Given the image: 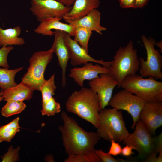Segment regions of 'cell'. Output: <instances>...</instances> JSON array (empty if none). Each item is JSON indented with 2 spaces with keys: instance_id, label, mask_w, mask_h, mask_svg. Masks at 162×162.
<instances>
[{
  "instance_id": "8fae6325",
  "label": "cell",
  "mask_w": 162,
  "mask_h": 162,
  "mask_svg": "<svg viewBox=\"0 0 162 162\" xmlns=\"http://www.w3.org/2000/svg\"><path fill=\"white\" fill-rule=\"evenodd\" d=\"M89 85L97 94L102 110L109 105L113 90L117 86V82L109 74H102L98 78L90 80Z\"/></svg>"
},
{
  "instance_id": "4316f807",
  "label": "cell",
  "mask_w": 162,
  "mask_h": 162,
  "mask_svg": "<svg viewBox=\"0 0 162 162\" xmlns=\"http://www.w3.org/2000/svg\"><path fill=\"white\" fill-rule=\"evenodd\" d=\"M61 111L60 104L56 101L53 97L47 101L42 103L41 112L43 116L46 115L49 116H54L60 112Z\"/></svg>"
},
{
  "instance_id": "3957f363",
  "label": "cell",
  "mask_w": 162,
  "mask_h": 162,
  "mask_svg": "<svg viewBox=\"0 0 162 162\" xmlns=\"http://www.w3.org/2000/svg\"><path fill=\"white\" fill-rule=\"evenodd\" d=\"M140 64L137 50L134 48L133 42L130 40L125 46L120 47L116 51L108 67V74L116 80L118 88L126 76L136 74Z\"/></svg>"
},
{
  "instance_id": "6da1fadb",
  "label": "cell",
  "mask_w": 162,
  "mask_h": 162,
  "mask_svg": "<svg viewBox=\"0 0 162 162\" xmlns=\"http://www.w3.org/2000/svg\"><path fill=\"white\" fill-rule=\"evenodd\" d=\"M61 117L63 124L59 126L58 129L68 155L95 150V146L101 139L97 132L86 131L65 111L61 113Z\"/></svg>"
},
{
  "instance_id": "d6a6232c",
  "label": "cell",
  "mask_w": 162,
  "mask_h": 162,
  "mask_svg": "<svg viewBox=\"0 0 162 162\" xmlns=\"http://www.w3.org/2000/svg\"><path fill=\"white\" fill-rule=\"evenodd\" d=\"M157 154L156 151H154L148 158L144 160L143 162H162V154H159L158 156L157 157Z\"/></svg>"
},
{
  "instance_id": "e575fe53",
  "label": "cell",
  "mask_w": 162,
  "mask_h": 162,
  "mask_svg": "<svg viewBox=\"0 0 162 162\" xmlns=\"http://www.w3.org/2000/svg\"><path fill=\"white\" fill-rule=\"evenodd\" d=\"M133 149H134V148L132 146L126 145V146L122 149L121 154L124 157H130L132 154H134V152L133 151Z\"/></svg>"
},
{
  "instance_id": "836d02e7",
  "label": "cell",
  "mask_w": 162,
  "mask_h": 162,
  "mask_svg": "<svg viewBox=\"0 0 162 162\" xmlns=\"http://www.w3.org/2000/svg\"><path fill=\"white\" fill-rule=\"evenodd\" d=\"M120 6L123 8H133L135 0H118Z\"/></svg>"
},
{
  "instance_id": "ffe728a7",
  "label": "cell",
  "mask_w": 162,
  "mask_h": 162,
  "mask_svg": "<svg viewBox=\"0 0 162 162\" xmlns=\"http://www.w3.org/2000/svg\"><path fill=\"white\" fill-rule=\"evenodd\" d=\"M21 33V28L19 26L6 29L0 26V47L24 45L25 43L24 39L19 37Z\"/></svg>"
},
{
  "instance_id": "30bf717a",
  "label": "cell",
  "mask_w": 162,
  "mask_h": 162,
  "mask_svg": "<svg viewBox=\"0 0 162 162\" xmlns=\"http://www.w3.org/2000/svg\"><path fill=\"white\" fill-rule=\"evenodd\" d=\"M30 10L40 23L48 18H63L72 8L67 7L56 0H30Z\"/></svg>"
},
{
  "instance_id": "f1b7e54d",
  "label": "cell",
  "mask_w": 162,
  "mask_h": 162,
  "mask_svg": "<svg viewBox=\"0 0 162 162\" xmlns=\"http://www.w3.org/2000/svg\"><path fill=\"white\" fill-rule=\"evenodd\" d=\"M14 49L12 46H3L0 49V67L8 69L9 68L7 61L8 56Z\"/></svg>"
},
{
  "instance_id": "7402d4cb",
  "label": "cell",
  "mask_w": 162,
  "mask_h": 162,
  "mask_svg": "<svg viewBox=\"0 0 162 162\" xmlns=\"http://www.w3.org/2000/svg\"><path fill=\"white\" fill-rule=\"evenodd\" d=\"M20 118L17 117L9 123L0 127V142H10L16 133L20 131Z\"/></svg>"
},
{
  "instance_id": "5b68a950",
  "label": "cell",
  "mask_w": 162,
  "mask_h": 162,
  "mask_svg": "<svg viewBox=\"0 0 162 162\" xmlns=\"http://www.w3.org/2000/svg\"><path fill=\"white\" fill-rule=\"evenodd\" d=\"M121 87L146 102L162 101V82L152 76L145 79L136 74L128 76Z\"/></svg>"
},
{
  "instance_id": "74e56055",
  "label": "cell",
  "mask_w": 162,
  "mask_h": 162,
  "mask_svg": "<svg viewBox=\"0 0 162 162\" xmlns=\"http://www.w3.org/2000/svg\"><path fill=\"white\" fill-rule=\"evenodd\" d=\"M155 45H156L158 47H159L162 52V41L155 42Z\"/></svg>"
},
{
  "instance_id": "7a4b0ae2",
  "label": "cell",
  "mask_w": 162,
  "mask_h": 162,
  "mask_svg": "<svg viewBox=\"0 0 162 162\" xmlns=\"http://www.w3.org/2000/svg\"><path fill=\"white\" fill-rule=\"evenodd\" d=\"M65 106L68 112L77 115L97 128L101 109L98 95L91 88L83 87L75 91L67 99Z\"/></svg>"
},
{
  "instance_id": "9a60e30c",
  "label": "cell",
  "mask_w": 162,
  "mask_h": 162,
  "mask_svg": "<svg viewBox=\"0 0 162 162\" xmlns=\"http://www.w3.org/2000/svg\"><path fill=\"white\" fill-rule=\"evenodd\" d=\"M54 31L55 38L52 47L53 52L55 53L58 58V64L62 69V85L64 88L67 84L66 73L70 59L69 53L64 42L63 31L59 30Z\"/></svg>"
},
{
  "instance_id": "1f68e13d",
  "label": "cell",
  "mask_w": 162,
  "mask_h": 162,
  "mask_svg": "<svg viewBox=\"0 0 162 162\" xmlns=\"http://www.w3.org/2000/svg\"><path fill=\"white\" fill-rule=\"evenodd\" d=\"M155 151L159 154H162V133L156 136L153 137Z\"/></svg>"
},
{
  "instance_id": "8d00e7d4",
  "label": "cell",
  "mask_w": 162,
  "mask_h": 162,
  "mask_svg": "<svg viewBox=\"0 0 162 162\" xmlns=\"http://www.w3.org/2000/svg\"><path fill=\"white\" fill-rule=\"evenodd\" d=\"M63 5L68 7H71L76 0H56Z\"/></svg>"
},
{
  "instance_id": "cb8c5ba5",
  "label": "cell",
  "mask_w": 162,
  "mask_h": 162,
  "mask_svg": "<svg viewBox=\"0 0 162 162\" xmlns=\"http://www.w3.org/2000/svg\"><path fill=\"white\" fill-rule=\"evenodd\" d=\"M64 162H101L95 150L76 154L68 155Z\"/></svg>"
},
{
  "instance_id": "5bb4252c",
  "label": "cell",
  "mask_w": 162,
  "mask_h": 162,
  "mask_svg": "<svg viewBox=\"0 0 162 162\" xmlns=\"http://www.w3.org/2000/svg\"><path fill=\"white\" fill-rule=\"evenodd\" d=\"M109 73L108 67L98 63L94 65L92 62H89L81 67H75L71 69L69 76L82 88L83 87L85 80L90 81L99 77L100 74Z\"/></svg>"
},
{
  "instance_id": "9c48e42d",
  "label": "cell",
  "mask_w": 162,
  "mask_h": 162,
  "mask_svg": "<svg viewBox=\"0 0 162 162\" xmlns=\"http://www.w3.org/2000/svg\"><path fill=\"white\" fill-rule=\"evenodd\" d=\"M146 102L136 95L124 89L112 96L109 105L117 110L126 111L130 114L133 122L131 128L134 129L139 120L140 113Z\"/></svg>"
},
{
  "instance_id": "4fadbf2b",
  "label": "cell",
  "mask_w": 162,
  "mask_h": 162,
  "mask_svg": "<svg viewBox=\"0 0 162 162\" xmlns=\"http://www.w3.org/2000/svg\"><path fill=\"white\" fill-rule=\"evenodd\" d=\"M152 135L162 125V101L146 102L139 116Z\"/></svg>"
},
{
  "instance_id": "7c38bea8",
  "label": "cell",
  "mask_w": 162,
  "mask_h": 162,
  "mask_svg": "<svg viewBox=\"0 0 162 162\" xmlns=\"http://www.w3.org/2000/svg\"><path fill=\"white\" fill-rule=\"evenodd\" d=\"M64 42L68 51L70 63L72 66L76 67L89 62H93L108 67L111 61L105 62L103 60L96 59L88 55L77 43L72 39L66 32H63Z\"/></svg>"
},
{
  "instance_id": "83f0119b",
  "label": "cell",
  "mask_w": 162,
  "mask_h": 162,
  "mask_svg": "<svg viewBox=\"0 0 162 162\" xmlns=\"http://www.w3.org/2000/svg\"><path fill=\"white\" fill-rule=\"evenodd\" d=\"M20 149V147L14 149L12 146H10L7 153L2 157V162H14L18 160Z\"/></svg>"
},
{
  "instance_id": "52a82bcc",
  "label": "cell",
  "mask_w": 162,
  "mask_h": 162,
  "mask_svg": "<svg viewBox=\"0 0 162 162\" xmlns=\"http://www.w3.org/2000/svg\"><path fill=\"white\" fill-rule=\"evenodd\" d=\"M141 38L146 50L147 58L146 61L141 57L139 59L140 75L144 78L152 76L155 79L161 80L162 56L159 51L154 48L156 41L152 37L148 38L144 35Z\"/></svg>"
},
{
  "instance_id": "d6986e66",
  "label": "cell",
  "mask_w": 162,
  "mask_h": 162,
  "mask_svg": "<svg viewBox=\"0 0 162 162\" xmlns=\"http://www.w3.org/2000/svg\"><path fill=\"white\" fill-rule=\"evenodd\" d=\"M2 91V96L5 101L10 100H28L32 97L33 91L22 82L8 90Z\"/></svg>"
},
{
  "instance_id": "8992f818",
  "label": "cell",
  "mask_w": 162,
  "mask_h": 162,
  "mask_svg": "<svg viewBox=\"0 0 162 162\" xmlns=\"http://www.w3.org/2000/svg\"><path fill=\"white\" fill-rule=\"evenodd\" d=\"M53 53L52 46L47 51L34 53L29 59V66L27 72L21 78V82L33 91H39L46 80L44 72L47 65L52 59Z\"/></svg>"
},
{
  "instance_id": "e0dca14e",
  "label": "cell",
  "mask_w": 162,
  "mask_h": 162,
  "mask_svg": "<svg viewBox=\"0 0 162 162\" xmlns=\"http://www.w3.org/2000/svg\"><path fill=\"white\" fill-rule=\"evenodd\" d=\"M101 17L100 11L97 9H94L81 18L75 20H67L65 21L74 27L78 26L83 27L102 35V32L106 30L107 28L101 26Z\"/></svg>"
},
{
  "instance_id": "d590c367",
  "label": "cell",
  "mask_w": 162,
  "mask_h": 162,
  "mask_svg": "<svg viewBox=\"0 0 162 162\" xmlns=\"http://www.w3.org/2000/svg\"><path fill=\"white\" fill-rule=\"evenodd\" d=\"M150 0H135L134 8H141L147 5Z\"/></svg>"
},
{
  "instance_id": "277c9868",
  "label": "cell",
  "mask_w": 162,
  "mask_h": 162,
  "mask_svg": "<svg viewBox=\"0 0 162 162\" xmlns=\"http://www.w3.org/2000/svg\"><path fill=\"white\" fill-rule=\"evenodd\" d=\"M97 132L105 140L111 142L124 141L130 134L126 128L121 110L105 108L101 110L98 115Z\"/></svg>"
},
{
  "instance_id": "f546056e",
  "label": "cell",
  "mask_w": 162,
  "mask_h": 162,
  "mask_svg": "<svg viewBox=\"0 0 162 162\" xmlns=\"http://www.w3.org/2000/svg\"><path fill=\"white\" fill-rule=\"evenodd\" d=\"M96 154L101 160V162H118V161L108 153L104 152L102 149H95Z\"/></svg>"
},
{
  "instance_id": "f35d334b",
  "label": "cell",
  "mask_w": 162,
  "mask_h": 162,
  "mask_svg": "<svg viewBox=\"0 0 162 162\" xmlns=\"http://www.w3.org/2000/svg\"><path fill=\"white\" fill-rule=\"evenodd\" d=\"M3 98L2 96V91L1 90L0 92V102L3 100Z\"/></svg>"
},
{
  "instance_id": "484cf974",
  "label": "cell",
  "mask_w": 162,
  "mask_h": 162,
  "mask_svg": "<svg viewBox=\"0 0 162 162\" xmlns=\"http://www.w3.org/2000/svg\"><path fill=\"white\" fill-rule=\"evenodd\" d=\"M55 74L52 75L47 80H45L40 87L39 91L42 94V103L50 99L55 94L56 87L55 82Z\"/></svg>"
},
{
  "instance_id": "2e32d148",
  "label": "cell",
  "mask_w": 162,
  "mask_h": 162,
  "mask_svg": "<svg viewBox=\"0 0 162 162\" xmlns=\"http://www.w3.org/2000/svg\"><path fill=\"white\" fill-rule=\"evenodd\" d=\"M63 19L60 17H52L44 19L34 29V32L42 35L52 36L54 31L52 30H59L67 33L70 36L74 37L75 28L69 24L60 22Z\"/></svg>"
},
{
  "instance_id": "d4e9b609",
  "label": "cell",
  "mask_w": 162,
  "mask_h": 162,
  "mask_svg": "<svg viewBox=\"0 0 162 162\" xmlns=\"http://www.w3.org/2000/svg\"><path fill=\"white\" fill-rule=\"evenodd\" d=\"M7 102L1 111L2 115L5 117L20 113L26 107L22 101L10 100Z\"/></svg>"
},
{
  "instance_id": "4dcf8cb0",
  "label": "cell",
  "mask_w": 162,
  "mask_h": 162,
  "mask_svg": "<svg viewBox=\"0 0 162 162\" xmlns=\"http://www.w3.org/2000/svg\"><path fill=\"white\" fill-rule=\"evenodd\" d=\"M110 142L111 145L107 153L114 156H116L121 154L122 148L120 145L113 139L111 140Z\"/></svg>"
},
{
  "instance_id": "44dd1931",
  "label": "cell",
  "mask_w": 162,
  "mask_h": 162,
  "mask_svg": "<svg viewBox=\"0 0 162 162\" xmlns=\"http://www.w3.org/2000/svg\"><path fill=\"white\" fill-rule=\"evenodd\" d=\"M23 69L20 67L12 70L0 68V88L6 90L17 85L15 81L16 74Z\"/></svg>"
},
{
  "instance_id": "603a6c76",
  "label": "cell",
  "mask_w": 162,
  "mask_h": 162,
  "mask_svg": "<svg viewBox=\"0 0 162 162\" xmlns=\"http://www.w3.org/2000/svg\"><path fill=\"white\" fill-rule=\"evenodd\" d=\"M74 27V40L88 53V43L92 34V31L83 27L78 26Z\"/></svg>"
},
{
  "instance_id": "ba28073f",
  "label": "cell",
  "mask_w": 162,
  "mask_h": 162,
  "mask_svg": "<svg viewBox=\"0 0 162 162\" xmlns=\"http://www.w3.org/2000/svg\"><path fill=\"white\" fill-rule=\"evenodd\" d=\"M134 128V132L130 134L123 143L132 146L138 152L137 158L144 160L155 151L154 138L147 128L140 120Z\"/></svg>"
},
{
  "instance_id": "ac0fdd59",
  "label": "cell",
  "mask_w": 162,
  "mask_h": 162,
  "mask_svg": "<svg viewBox=\"0 0 162 162\" xmlns=\"http://www.w3.org/2000/svg\"><path fill=\"white\" fill-rule=\"evenodd\" d=\"M100 0H76L70 11L63 17L65 21L81 18L100 6Z\"/></svg>"
}]
</instances>
